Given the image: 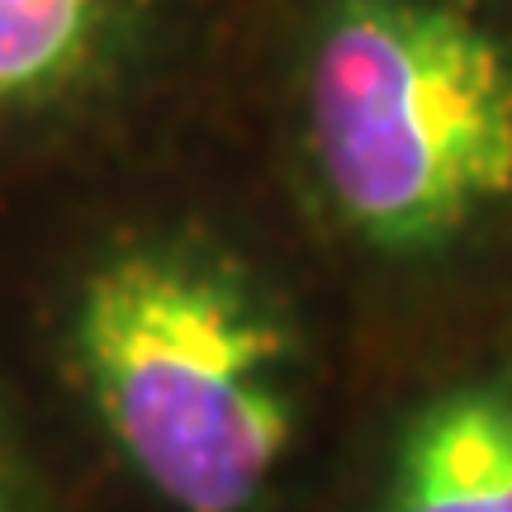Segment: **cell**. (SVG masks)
Wrapping results in <instances>:
<instances>
[{"mask_svg":"<svg viewBox=\"0 0 512 512\" xmlns=\"http://www.w3.org/2000/svg\"><path fill=\"white\" fill-rule=\"evenodd\" d=\"M72 356L114 446L176 512H247L294 441V347L233 266L119 247L72 304Z\"/></svg>","mask_w":512,"mask_h":512,"instance_id":"obj_1","label":"cell"},{"mask_svg":"<svg viewBox=\"0 0 512 512\" xmlns=\"http://www.w3.org/2000/svg\"><path fill=\"white\" fill-rule=\"evenodd\" d=\"M332 209L380 252H432L512 200V48L437 0H337L304 62Z\"/></svg>","mask_w":512,"mask_h":512,"instance_id":"obj_2","label":"cell"},{"mask_svg":"<svg viewBox=\"0 0 512 512\" xmlns=\"http://www.w3.org/2000/svg\"><path fill=\"white\" fill-rule=\"evenodd\" d=\"M394 512H512V399L465 389L403 437Z\"/></svg>","mask_w":512,"mask_h":512,"instance_id":"obj_3","label":"cell"},{"mask_svg":"<svg viewBox=\"0 0 512 512\" xmlns=\"http://www.w3.org/2000/svg\"><path fill=\"white\" fill-rule=\"evenodd\" d=\"M128 0H0V124L72 100L119 48Z\"/></svg>","mask_w":512,"mask_h":512,"instance_id":"obj_4","label":"cell"},{"mask_svg":"<svg viewBox=\"0 0 512 512\" xmlns=\"http://www.w3.org/2000/svg\"><path fill=\"white\" fill-rule=\"evenodd\" d=\"M0 512H5V494H0Z\"/></svg>","mask_w":512,"mask_h":512,"instance_id":"obj_5","label":"cell"}]
</instances>
